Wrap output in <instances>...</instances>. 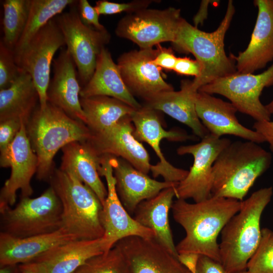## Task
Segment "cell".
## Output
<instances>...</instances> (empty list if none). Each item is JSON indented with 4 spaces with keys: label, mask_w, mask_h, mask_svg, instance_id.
<instances>
[{
    "label": "cell",
    "mask_w": 273,
    "mask_h": 273,
    "mask_svg": "<svg viewBox=\"0 0 273 273\" xmlns=\"http://www.w3.org/2000/svg\"><path fill=\"white\" fill-rule=\"evenodd\" d=\"M242 201L211 196L199 202L177 199L171 210L186 232L176 246L178 253H196L221 263L217 238L228 221L239 212Z\"/></svg>",
    "instance_id": "6da1fadb"
},
{
    "label": "cell",
    "mask_w": 273,
    "mask_h": 273,
    "mask_svg": "<svg viewBox=\"0 0 273 273\" xmlns=\"http://www.w3.org/2000/svg\"><path fill=\"white\" fill-rule=\"evenodd\" d=\"M271 161V153L259 144L232 142L213 164L211 196L242 201L256 180L270 167Z\"/></svg>",
    "instance_id": "7a4b0ae2"
},
{
    "label": "cell",
    "mask_w": 273,
    "mask_h": 273,
    "mask_svg": "<svg viewBox=\"0 0 273 273\" xmlns=\"http://www.w3.org/2000/svg\"><path fill=\"white\" fill-rule=\"evenodd\" d=\"M26 131L38 159L37 178L49 180L54 170L53 158L57 152L74 142H86L92 132L83 122L72 118L48 102L38 105L26 125Z\"/></svg>",
    "instance_id": "3957f363"
},
{
    "label": "cell",
    "mask_w": 273,
    "mask_h": 273,
    "mask_svg": "<svg viewBox=\"0 0 273 273\" xmlns=\"http://www.w3.org/2000/svg\"><path fill=\"white\" fill-rule=\"evenodd\" d=\"M273 195L272 187L260 189L241 203L238 213L226 223L219 244L221 263L225 273L247 269L260 241V220Z\"/></svg>",
    "instance_id": "277c9868"
},
{
    "label": "cell",
    "mask_w": 273,
    "mask_h": 273,
    "mask_svg": "<svg viewBox=\"0 0 273 273\" xmlns=\"http://www.w3.org/2000/svg\"><path fill=\"white\" fill-rule=\"evenodd\" d=\"M235 12L233 1H229L223 20L212 32L202 31L181 19L175 39L172 43L177 51L192 54L202 66L200 76L192 81L194 90L198 91L216 79L237 72L235 61L226 55L224 49V36Z\"/></svg>",
    "instance_id": "5b68a950"
},
{
    "label": "cell",
    "mask_w": 273,
    "mask_h": 273,
    "mask_svg": "<svg viewBox=\"0 0 273 273\" xmlns=\"http://www.w3.org/2000/svg\"><path fill=\"white\" fill-rule=\"evenodd\" d=\"M62 204V226L77 240L102 237L100 219L103 205L94 192L72 174L54 169L49 180Z\"/></svg>",
    "instance_id": "8992f818"
},
{
    "label": "cell",
    "mask_w": 273,
    "mask_h": 273,
    "mask_svg": "<svg viewBox=\"0 0 273 273\" xmlns=\"http://www.w3.org/2000/svg\"><path fill=\"white\" fill-rule=\"evenodd\" d=\"M61 202L51 186L39 196L21 197L13 208L0 209L1 232L17 238L44 235L61 228Z\"/></svg>",
    "instance_id": "52a82bcc"
},
{
    "label": "cell",
    "mask_w": 273,
    "mask_h": 273,
    "mask_svg": "<svg viewBox=\"0 0 273 273\" xmlns=\"http://www.w3.org/2000/svg\"><path fill=\"white\" fill-rule=\"evenodd\" d=\"M77 3L56 19L63 34L66 49L76 65L80 84L83 86L93 76L98 56L109 42L111 36L107 30L100 31L84 24L79 16Z\"/></svg>",
    "instance_id": "ba28073f"
},
{
    "label": "cell",
    "mask_w": 273,
    "mask_h": 273,
    "mask_svg": "<svg viewBox=\"0 0 273 273\" xmlns=\"http://www.w3.org/2000/svg\"><path fill=\"white\" fill-rule=\"evenodd\" d=\"M181 18L179 9L147 8L123 17L118 22L115 33L119 37L132 41L140 49H151L162 42H173Z\"/></svg>",
    "instance_id": "9c48e42d"
},
{
    "label": "cell",
    "mask_w": 273,
    "mask_h": 273,
    "mask_svg": "<svg viewBox=\"0 0 273 273\" xmlns=\"http://www.w3.org/2000/svg\"><path fill=\"white\" fill-rule=\"evenodd\" d=\"M273 85V64L258 74H240L216 79L199 89L208 94H219L228 99L238 111L256 121L270 120L271 114L260 100L265 87Z\"/></svg>",
    "instance_id": "30bf717a"
},
{
    "label": "cell",
    "mask_w": 273,
    "mask_h": 273,
    "mask_svg": "<svg viewBox=\"0 0 273 273\" xmlns=\"http://www.w3.org/2000/svg\"><path fill=\"white\" fill-rule=\"evenodd\" d=\"M231 142L229 139L209 133L197 144L177 148V154H190L194 162L187 176L175 187L177 199H192L199 202L211 197L213 164L220 153Z\"/></svg>",
    "instance_id": "8fae6325"
},
{
    "label": "cell",
    "mask_w": 273,
    "mask_h": 273,
    "mask_svg": "<svg viewBox=\"0 0 273 273\" xmlns=\"http://www.w3.org/2000/svg\"><path fill=\"white\" fill-rule=\"evenodd\" d=\"M66 45L56 17L50 20L32 38L16 60L20 68L31 76L39 96V106L48 103L51 68L56 52Z\"/></svg>",
    "instance_id": "7c38bea8"
},
{
    "label": "cell",
    "mask_w": 273,
    "mask_h": 273,
    "mask_svg": "<svg viewBox=\"0 0 273 273\" xmlns=\"http://www.w3.org/2000/svg\"><path fill=\"white\" fill-rule=\"evenodd\" d=\"M26 125L23 123L14 141L1 151V166L10 167L11 171L1 191L0 209L15 204L18 190L21 191V197H30L33 193L31 180L36 173L38 159L28 137Z\"/></svg>",
    "instance_id": "4fadbf2b"
},
{
    "label": "cell",
    "mask_w": 273,
    "mask_h": 273,
    "mask_svg": "<svg viewBox=\"0 0 273 273\" xmlns=\"http://www.w3.org/2000/svg\"><path fill=\"white\" fill-rule=\"evenodd\" d=\"M142 105L131 115L134 125V135L140 142L148 144L154 150L159 161L152 165L151 171L154 178L161 176L164 181L178 183L188 175L189 171L174 166L165 158L160 148L163 139L172 142H184L193 139L182 129L165 130L162 126L159 112Z\"/></svg>",
    "instance_id": "5bb4252c"
},
{
    "label": "cell",
    "mask_w": 273,
    "mask_h": 273,
    "mask_svg": "<svg viewBox=\"0 0 273 273\" xmlns=\"http://www.w3.org/2000/svg\"><path fill=\"white\" fill-rule=\"evenodd\" d=\"M99 172L105 178L107 185V195L103 204L100 219L110 249L120 240L129 237L137 236L145 239H153L152 230L138 222L127 211L117 194L111 156L100 157Z\"/></svg>",
    "instance_id": "9a60e30c"
},
{
    "label": "cell",
    "mask_w": 273,
    "mask_h": 273,
    "mask_svg": "<svg viewBox=\"0 0 273 273\" xmlns=\"http://www.w3.org/2000/svg\"><path fill=\"white\" fill-rule=\"evenodd\" d=\"M158 49L132 50L121 55L117 65L131 94L145 101L157 94L173 90L164 79L162 68L153 63Z\"/></svg>",
    "instance_id": "2e32d148"
},
{
    "label": "cell",
    "mask_w": 273,
    "mask_h": 273,
    "mask_svg": "<svg viewBox=\"0 0 273 273\" xmlns=\"http://www.w3.org/2000/svg\"><path fill=\"white\" fill-rule=\"evenodd\" d=\"M131 115L120 119L108 129L93 133L85 142L99 157L110 155L121 158L148 174L151 164L147 151L134 135Z\"/></svg>",
    "instance_id": "e0dca14e"
},
{
    "label": "cell",
    "mask_w": 273,
    "mask_h": 273,
    "mask_svg": "<svg viewBox=\"0 0 273 273\" xmlns=\"http://www.w3.org/2000/svg\"><path fill=\"white\" fill-rule=\"evenodd\" d=\"M195 105L198 117L210 134L218 138L233 135L259 144L265 142L260 134L239 122L238 110L231 103L198 90Z\"/></svg>",
    "instance_id": "ac0fdd59"
},
{
    "label": "cell",
    "mask_w": 273,
    "mask_h": 273,
    "mask_svg": "<svg viewBox=\"0 0 273 273\" xmlns=\"http://www.w3.org/2000/svg\"><path fill=\"white\" fill-rule=\"evenodd\" d=\"M115 245L125 256L131 273H191L154 238L129 237Z\"/></svg>",
    "instance_id": "d6986e66"
},
{
    "label": "cell",
    "mask_w": 273,
    "mask_h": 273,
    "mask_svg": "<svg viewBox=\"0 0 273 273\" xmlns=\"http://www.w3.org/2000/svg\"><path fill=\"white\" fill-rule=\"evenodd\" d=\"M53 76L47 91L48 102L67 115L85 124L80 104L81 87L76 65L67 49H62L53 60Z\"/></svg>",
    "instance_id": "ffe728a7"
},
{
    "label": "cell",
    "mask_w": 273,
    "mask_h": 273,
    "mask_svg": "<svg viewBox=\"0 0 273 273\" xmlns=\"http://www.w3.org/2000/svg\"><path fill=\"white\" fill-rule=\"evenodd\" d=\"M258 8L256 24L247 49L231 57L237 73L252 74L273 60V0H255Z\"/></svg>",
    "instance_id": "44dd1931"
},
{
    "label": "cell",
    "mask_w": 273,
    "mask_h": 273,
    "mask_svg": "<svg viewBox=\"0 0 273 273\" xmlns=\"http://www.w3.org/2000/svg\"><path fill=\"white\" fill-rule=\"evenodd\" d=\"M111 162L117 194L130 214L134 213L143 201L155 197L164 189L176 187L178 184L153 179L121 158L111 156Z\"/></svg>",
    "instance_id": "7402d4cb"
},
{
    "label": "cell",
    "mask_w": 273,
    "mask_h": 273,
    "mask_svg": "<svg viewBox=\"0 0 273 273\" xmlns=\"http://www.w3.org/2000/svg\"><path fill=\"white\" fill-rule=\"evenodd\" d=\"M107 239L75 240L53 247L32 261L43 265L48 273H74L90 258L107 252Z\"/></svg>",
    "instance_id": "603a6c76"
},
{
    "label": "cell",
    "mask_w": 273,
    "mask_h": 273,
    "mask_svg": "<svg viewBox=\"0 0 273 273\" xmlns=\"http://www.w3.org/2000/svg\"><path fill=\"white\" fill-rule=\"evenodd\" d=\"M192 81L183 80L178 91H168L157 94L145 101L144 106L163 112L190 127L195 135L201 139L209 133L198 117L195 105L196 95Z\"/></svg>",
    "instance_id": "cb8c5ba5"
},
{
    "label": "cell",
    "mask_w": 273,
    "mask_h": 273,
    "mask_svg": "<svg viewBox=\"0 0 273 273\" xmlns=\"http://www.w3.org/2000/svg\"><path fill=\"white\" fill-rule=\"evenodd\" d=\"M77 240L62 228L49 234L17 238L0 233V266L33 261L54 247Z\"/></svg>",
    "instance_id": "d4e9b609"
},
{
    "label": "cell",
    "mask_w": 273,
    "mask_h": 273,
    "mask_svg": "<svg viewBox=\"0 0 273 273\" xmlns=\"http://www.w3.org/2000/svg\"><path fill=\"white\" fill-rule=\"evenodd\" d=\"M97 96L118 99L138 110L142 107L125 84L119 68L109 51L103 48L98 56L96 68L88 82L81 87V98Z\"/></svg>",
    "instance_id": "484cf974"
},
{
    "label": "cell",
    "mask_w": 273,
    "mask_h": 273,
    "mask_svg": "<svg viewBox=\"0 0 273 273\" xmlns=\"http://www.w3.org/2000/svg\"><path fill=\"white\" fill-rule=\"evenodd\" d=\"M176 197L175 187L162 190L155 197L143 201L137 207L135 220L140 224L151 229L154 239L177 258L178 253L171 231L169 213Z\"/></svg>",
    "instance_id": "4316f807"
},
{
    "label": "cell",
    "mask_w": 273,
    "mask_h": 273,
    "mask_svg": "<svg viewBox=\"0 0 273 273\" xmlns=\"http://www.w3.org/2000/svg\"><path fill=\"white\" fill-rule=\"evenodd\" d=\"M62 150L60 169L72 174L89 187L103 205L107 195V190L100 177V157L85 142L71 143Z\"/></svg>",
    "instance_id": "83f0119b"
},
{
    "label": "cell",
    "mask_w": 273,
    "mask_h": 273,
    "mask_svg": "<svg viewBox=\"0 0 273 273\" xmlns=\"http://www.w3.org/2000/svg\"><path fill=\"white\" fill-rule=\"evenodd\" d=\"M39 96L30 74L23 71L8 88L0 90V121L20 118L27 124Z\"/></svg>",
    "instance_id": "f1b7e54d"
},
{
    "label": "cell",
    "mask_w": 273,
    "mask_h": 273,
    "mask_svg": "<svg viewBox=\"0 0 273 273\" xmlns=\"http://www.w3.org/2000/svg\"><path fill=\"white\" fill-rule=\"evenodd\" d=\"M80 100L85 116V124L93 133L109 129L136 110L125 103L108 96L80 97Z\"/></svg>",
    "instance_id": "f546056e"
},
{
    "label": "cell",
    "mask_w": 273,
    "mask_h": 273,
    "mask_svg": "<svg viewBox=\"0 0 273 273\" xmlns=\"http://www.w3.org/2000/svg\"><path fill=\"white\" fill-rule=\"evenodd\" d=\"M74 0H31L29 13L24 31L13 50L15 61L35 34L52 19L62 13Z\"/></svg>",
    "instance_id": "4dcf8cb0"
},
{
    "label": "cell",
    "mask_w": 273,
    "mask_h": 273,
    "mask_svg": "<svg viewBox=\"0 0 273 273\" xmlns=\"http://www.w3.org/2000/svg\"><path fill=\"white\" fill-rule=\"evenodd\" d=\"M30 2L31 0H5L3 3L4 35L1 40L7 47L13 50L26 26Z\"/></svg>",
    "instance_id": "1f68e13d"
},
{
    "label": "cell",
    "mask_w": 273,
    "mask_h": 273,
    "mask_svg": "<svg viewBox=\"0 0 273 273\" xmlns=\"http://www.w3.org/2000/svg\"><path fill=\"white\" fill-rule=\"evenodd\" d=\"M76 273H131L128 262L116 245L88 260Z\"/></svg>",
    "instance_id": "d6a6232c"
},
{
    "label": "cell",
    "mask_w": 273,
    "mask_h": 273,
    "mask_svg": "<svg viewBox=\"0 0 273 273\" xmlns=\"http://www.w3.org/2000/svg\"><path fill=\"white\" fill-rule=\"evenodd\" d=\"M247 269L251 273H273V230L261 229L260 242Z\"/></svg>",
    "instance_id": "836d02e7"
},
{
    "label": "cell",
    "mask_w": 273,
    "mask_h": 273,
    "mask_svg": "<svg viewBox=\"0 0 273 273\" xmlns=\"http://www.w3.org/2000/svg\"><path fill=\"white\" fill-rule=\"evenodd\" d=\"M23 71L15 61L13 50L0 41V90L9 87Z\"/></svg>",
    "instance_id": "e575fe53"
},
{
    "label": "cell",
    "mask_w": 273,
    "mask_h": 273,
    "mask_svg": "<svg viewBox=\"0 0 273 273\" xmlns=\"http://www.w3.org/2000/svg\"><path fill=\"white\" fill-rule=\"evenodd\" d=\"M157 1L135 0L126 3H117L106 0L96 2L94 6L99 15H113L122 12L131 14L147 9L149 6Z\"/></svg>",
    "instance_id": "d590c367"
},
{
    "label": "cell",
    "mask_w": 273,
    "mask_h": 273,
    "mask_svg": "<svg viewBox=\"0 0 273 273\" xmlns=\"http://www.w3.org/2000/svg\"><path fill=\"white\" fill-rule=\"evenodd\" d=\"M23 122L26 123L20 118H11L0 121L1 151L5 149L14 141Z\"/></svg>",
    "instance_id": "8d00e7d4"
},
{
    "label": "cell",
    "mask_w": 273,
    "mask_h": 273,
    "mask_svg": "<svg viewBox=\"0 0 273 273\" xmlns=\"http://www.w3.org/2000/svg\"><path fill=\"white\" fill-rule=\"evenodd\" d=\"M77 8L81 21L85 25L95 28L100 31L107 29L99 21L100 15L95 7L90 5L87 0L77 1Z\"/></svg>",
    "instance_id": "74e56055"
},
{
    "label": "cell",
    "mask_w": 273,
    "mask_h": 273,
    "mask_svg": "<svg viewBox=\"0 0 273 273\" xmlns=\"http://www.w3.org/2000/svg\"><path fill=\"white\" fill-rule=\"evenodd\" d=\"M179 75L194 76L199 77L202 71V66L197 60L188 57H179L177 60L173 70Z\"/></svg>",
    "instance_id": "f35d334b"
},
{
    "label": "cell",
    "mask_w": 273,
    "mask_h": 273,
    "mask_svg": "<svg viewBox=\"0 0 273 273\" xmlns=\"http://www.w3.org/2000/svg\"><path fill=\"white\" fill-rule=\"evenodd\" d=\"M158 52L153 60V63L158 67L166 70H173L175 66L177 57L171 48L162 47L157 45Z\"/></svg>",
    "instance_id": "ab89813d"
},
{
    "label": "cell",
    "mask_w": 273,
    "mask_h": 273,
    "mask_svg": "<svg viewBox=\"0 0 273 273\" xmlns=\"http://www.w3.org/2000/svg\"><path fill=\"white\" fill-rule=\"evenodd\" d=\"M196 273H225L221 263L207 256L200 255Z\"/></svg>",
    "instance_id": "60d3db41"
},
{
    "label": "cell",
    "mask_w": 273,
    "mask_h": 273,
    "mask_svg": "<svg viewBox=\"0 0 273 273\" xmlns=\"http://www.w3.org/2000/svg\"><path fill=\"white\" fill-rule=\"evenodd\" d=\"M253 128L268 143L269 149L273 154V121L270 120L255 121Z\"/></svg>",
    "instance_id": "b9f144b4"
},
{
    "label": "cell",
    "mask_w": 273,
    "mask_h": 273,
    "mask_svg": "<svg viewBox=\"0 0 273 273\" xmlns=\"http://www.w3.org/2000/svg\"><path fill=\"white\" fill-rule=\"evenodd\" d=\"M200 255L194 252L179 253L177 259L191 273H196Z\"/></svg>",
    "instance_id": "7bdbcfd3"
},
{
    "label": "cell",
    "mask_w": 273,
    "mask_h": 273,
    "mask_svg": "<svg viewBox=\"0 0 273 273\" xmlns=\"http://www.w3.org/2000/svg\"><path fill=\"white\" fill-rule=\"evenodd\" d=\"M20 273H48L42 264L36 261L19 264Z\"/></svg>",
    "instance_id": "ee69618b"
},
{
    "label": "cell",
    "mask_w": 273,
    "mask_h": 273,
    "mask_svg": "<svg viewBox=\"0 0 273 273\" xmlns=\"http://www.w3.org/2000/svg\"><path fill=\"white\" fill-rule=\"evenodd\" d=\"M211 2L210 1H202L201 2L200 9L193 19L195 27H197V26L199 23H203V21L206 19L208 6Z\"/></svg>",
    "instance_id": "f6af8a7d"
},
{
    "label": "cell",
    "mask_w": 273,
    "mask_h": 273,
    "mask_svg": "<svg viewBox=\"0 0 273 273\" xmlns=\"http://www.w3.org/2000/svg\"><path fill=\"white\" fill-rule=\"evenodd\" d=\"M0 266V273H20L19 264H7Z\"/></svg>",
    "instance_id": "bcb514c9"
},
{
    "label": "cell",
    "mask_w": 273,
    "mask_h": 273,
    "mask_svg": "<svg viewBox=\"0 0 273 273\" xmlns=\"http://www.w3.org/2000/svg\"><path fill=\"white\" fill-rule=\"evenodd\" d=\"M268 112L271 115L273 114V100H272L269 103L265 105Z\"/></svg>",
    "instance_id": "7dc6e473"
},
{
    "label": "cell",
    "mask_w": 273,
    "mask_h": 273,
    "mask_svg": "<svg viewBox=\"0 0 273 273\" xmlns=\"http://www.w3.org/2000/svg\"><path fill=\"white\" fill-rule=\"evenodd\" d=\"M236 273H251V272L248 271L247 269H246V270L239 271Z\"/></svg>",
    "instance_id": "c3c4849f"
},
{
    "label": "cell",
    "mask_w": 273,
    "mask_h": 273,
    "mask_svg": "<svg viewBox=\"0 0 273 273\" xmlns=\"http://www.w3.org/2000/svg\"><path fill=\"white\" fill-rule=\"evenodd\" d=\"M74 273H76V272H74Z\"/></svg>",
    "instance_id": "681fc988"
}]
</instances>
